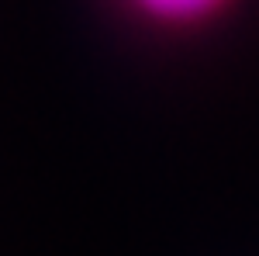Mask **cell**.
Listing matches in <instances>:
<instances>
[{"label": "cell", "instance_id": "cell-1", "mask_svg": "<svg viewBox=\"0 0 259 256\" xmlns=\"http://www.w3.org/2000/svg\"><path fill=\"white\" fill-rule=\"evenodd\" d=\"M135 4L159 21L187 24V21H200V18H207V14H214L225 0H135Z\"/></svg>", "mask_w": 259, "mask_h": 256}]
</instances>
